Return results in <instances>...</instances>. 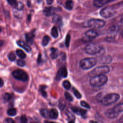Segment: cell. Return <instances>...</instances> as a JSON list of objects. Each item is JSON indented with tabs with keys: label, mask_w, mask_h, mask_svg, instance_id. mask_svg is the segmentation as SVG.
<instances>
[{
	"label": "cell",
	"mask_w": 123,
	"mask_h": 123,
	"mask_svg": "<svg viewBox=\"0 0 123 123\" xmlns=\"http://www.w3.org/2000/svg\"><path fill=\"white\" fill-rule=\"evenodd\" d=\"M1 27H0V32H1Z\"/></svg>",
	"instance_id": "obj_51"
},
{
	"label": "cell",
	"mask_w": 123,
	"mask_h": 123,
	"mask_svg": "<svg viewBox=\"0 0 123 123\" xmlns=\"http://www.w3.org/2000/svg\"><path fill=\"white\" fill-rule=\"evenodd\" d=\"M62 85H63V86L66 89H67V90L69 89L71 86V84L70 82L68 80L64 81L62 83Z\"/></svg>",
	"instance_id": "obj_29"
},
{
	"label": "cell",
	"mask_w": 123,
	"mask_h": 123,
	"mask_svg": "<svg viewBox=\"0 0 123 123\" xmlns=\"http://www.w3.org/2000/svg\"><path fill=\"white\" fill-rule=\"evenodd\" d=\"M71 110L74 113L79 115H84L87 112L86 110L77 107H72Z\"/></svg>",
	"instance_id": "obj_13"
},
{
	"label": "cell",
	"mask_w": 123,
	"mask_h": 123,
	"mask_svg": "<svg viewBox=\"0 0 123 123\" xmlns=\"http://www.w3.org/2000/svg\"><path fill=\"white\" fill-rule=\"evenodd\" d=\"M105 22L101 19H92L88 20L86 23V26L94 28H100L104 26Z\"/></svg>",
	"instance_id": "obj_6"
},
{
	"label": "cell",
	"mask_w": 123,
	"mask_h": 123,
	"mask_svg": "<svg viewBox=\"0 0 123 123\" xmlns=\"http://www.w3.org/2000/svg\"><path fill=\"white\" fill-rule=\"evenodd\" d=\"M110 71V68L108 66H100L95 68L92 72L91 74L93 76L99 74H105Z\"/></svg>",
	"instance_id": "obj_9"
},
{
	"label": "cell",
	"mask_w": 123,
	"mask_h": 123,
	"mask_svg": "<svg viewBox=\"0 0 123 123\" xmlns=\"http://www.w3.org/2000/svg\"><path fill=\"white\" fill-rule=\"evenodd\" d=\"M17 64H18V65H19L20 66H21V67H23V66H24L25 65V62L23 60H19L17 62Z\"/></svg>",
	"instance_id": "obj_38"
},
{
	"label": "cell",
	"mask_w": 123,
	"mask_h": 123,
	"mask_svg": "<svg viewBox=\"0 0 123 123\" xmlns=\"http://www.w3.org/2000/svg\"><path fill=\"white\" fill-rule=\"evenodd\" d=\"M17 10V11H15L14 12V16L17 17V18H21L22 16V13L20 12V10Z\"/></svg>",
	"instance_id": "obj_36"
},
{
	"label": "cell",
	"mask_w": 123,
	"mask_h": 123,
	"mask_svg": "<svg viewBox=\"0 0 123 123\" xmlns=\"http://www.w3.org/2000/svg\"><path fill=\"white\" fill-rule=\"evenodd\" d=\"M42 0H37V2H40Z\"/></svg>",
	"instance_id": "obj_50"
},
{
	"label": "cell",
	"mask_w": 123,
	"mask_h": 123,
	"mask_svg": "<svg viewBox=\"0 0 123 123\" xmlns=\"http://www.w3.org/2000/svg\"><path fill=\"white\" fill-rule=\"evenodd\" d=\"M102 50L101 46L96 43H90L85 47V51L86 53L90 55H94L99 53Z\"/></svg>",
	"instance_id": "obj_5"
},
{
	"label": "cell",
	"mask_w": 123,
	"mask_h": 123,
	"mask_svg": "<svg viewBox=\"0 0 123 123\" xmlns=\"http://www.w3.org/2000/svg\"><path fill=\"white\" fill-rule=\"evenodd\" d=\"M49 40H50V38L48 36H44L43 38L42 41V44L43 46H47L48 44Z\"/></svg>",
	"instance_id": "obj_27"
},
{
	"label": "cell",
	"mask_w": 123,
	"mask_h": 123,
	"mask_svg": "<svg viewBox=\"0 0 123 123\" xmlns=\"http://www.w3.org/2000/svg\"><path fill=\"white\" fill-rule=\"evenodd\" d=\"M20 120L22 123H26L27 122V118L25 115H22L21 117Z\"/></svg>",
	"instance_id": "obj_39"
},
{
	"label": "cell",
	"mask_w": 123,
	"mask_h": 123,
	"mask_svg": "<svg viewBox=\"0 0 123 123\" xmlns=\"http://www.w3.org/2000/svg\"><path fill=\"white\" fill-rule=\"evenodd\" d=\"M114 0H94L93 4L94 5L97 7H100Z\"/></svg>",
	"instance_id": "obj_12"
},
{
	"label": "cell",
	"mask_w": 123,
	"mask_h": 123,
	"mask_svg": "<svg viewBox=\"0 0 123 123\" xmlns=\"http://www.w3.org/2000/svg\"><path fill=\"white\" fill-rule=\"evenodd\" d=\"M30 15H28V20H30Z\"/></svg>",
	"instance_id": "obj_48"
},
{
	"label": "cell",
	"mask_w": 123,
	"mask_h": 123,
	"mask_svg": "<svg viewBox=\"0 0 123 123\" xmlns=\"http://www.w3.org/2000/svg\"><path fill=\"white\" fill-rule=\"evenodd\" d=\"M17 55L21 59H25L26 57V54L21 49H17L16 51Z\"/></svg>",
	"instance_id": "obj_25"
},
{
	"label": "cell",
	"mask_w": 123,
	"mask_h": 123,
	"mask_svg": "<svg viewBox=\"0 0 123 123\" xmlns=\"http://www.w3.org/2000/svg\"><path fill=\"white\" fill-rule=\"evenodd\" d=\"M70 36L68 34L67 35L65 39V45L67 48H68L69 46L70 42Z\"/></svg>",
	"instance_id": "obj_34"
},
{
	"label": "cell",
	"mask_w": 123,
	"mask_h": 123,
	"mask_svg": "<svg viewBox=\"0 0 123 123\" xmlns=\"http://www.w3.org/2000/svg\"><path fill=\"white\" fill-rule=\"evenodd\" d=\"M108 78L105 74H99L93 76L89 80L90 85L93 87H100L105 84Z\"/></svg>",
	"instance_id": "obj_1"
},
{
	"label": "cell",
	"mask_w": 123,
	"mask_h": 123,
	"mask_svg": "<svg viewBox=\"0 0 123 123\" xmlns=\"http://www.w3.org/2000/svg\"><path fill=\"white\" fill-rule=\"evenodd\" d=\"M120 22L121 23L123 24V14L122 15V16L121 17V19H120Z\"/></svg>",
	"instance_id": "obj_45"
},
{
	"label": "cell",
	"mask_w": 123,
	"mask_h": 123,
	"mask_svg": "<svg viewBox=\"0 0 123 123\" xmlns=\"http://www.w3.org/2000/svg\"><path fill=\"white\" fill-rule=\"evenodd\" d=\"M40 113L42 116L44 118H49V110L47 109H42L40 111Z\"/></svg>",
	"instance_id": "obj_23"
},
{
	"label": "cell",
	"mask_w": 123,
	"mask_h": 123,
	"mask_svg": "<svg viewBox=\"0 0 123 123\" xmlns=\"http://www.w3.org/2000/svg\"><path fill=\"white\" fill-rule=\"evenodd\" d=\"M17 44L18 45H19L20 47L23 48L25 50H26L27 52H29L31 50V48L25 42H24L22 40H18L17 42Z\"/></svg>",
	"instance_id": "obj_15"
},
{
	"label": "cell",
	"mask_w": 123,
	"mask_h": 123,
	"mask_svg": "<svg viewBox=\"0 0 123 123\" xmlns=\"http://www.w3.org/2000/svg\"><path fill=\"white\" fill-rule=\"evenodd\" d=\"M58 116V112L55 109H52L49 110V117L53 119H56Z\"/></svg>",
	"instance_id": "obj_16"
},
{
	"label": "cell",
	"mask_w": 123,
	"mask_h": 123,
	"mask_svg": "<svg viewBox=\"0 0 123 123\" xmlns=\"http://www.w3.org/2000/svg\"><path fill=\"white\" fill-rule=\"evenodd\" d=\"M121 36H122L123 37V30L122 31V32H121Z\"/></svg>",
	"instance_id": "obj_47"
},
{
	"label": "cell",
	"mask_w": 123,
	"mask_h": 123,
	"mask_svg": "<svg viewBox=\"0 0 123 123\" xmlns=\"http://www.w3.org/2000/svg\"><path fill=\"white\" fill-rule=\"evenodd\" d=\"M53 22L59 26H61L62 25V18L59 15L56 14L54 15L53 17Z\"/></svg>",
	"instance_id": "obj_17"
},
{
	"label": "cell",
	"mask_w": 123,
	"mask_h": 123,
	"mask_svg": "<svg viewBox=\"0 0 123 123\" xmlns=\"http://www.w3.org/2000/svg\"><path fill=\"white\" fill-rule=\"evenodd\" d=\"M8 57L9 60L12 62L14 61L16 59V56L15 55V54L13 52H10L9 54Z\"/></svg>",
	"instance_id": "obj_32"
},
{
	"label": "cell",
	"mask_w": 123,
	"mask_h": 123,
	"mask_svg": "<svg viewBox=\"0 0 123 123\" xmlns=\"http://www.w3.org/2000/svg\"><path fill=\"white\" fill-rule=\"evenodd\" d=\"M116 11L112 7H107L102 9L100 12V15L105 18L112 17L116 14Z\"/></svg>",
	"instance_id": "obj_8"
},
{
	"label": "cell",
	"mask_w": 123,
	"mask_h": 123,
	"mask_svg": "<svg viewBox=\"0 0 123 123\" xmlns=\"http://www.w3.org/2000/svg\"><path fill=\"white\" fill-rule=\"evenodd\" d=\"M97 62V59L94 58H85L80 61L79 66L84 70H87L94 67Z\"/></svg>",
	"instance_id": "obj_4"
},
{
	"label": "cell",
	"mask_w": 123,
	"mask_h": 123,
	"mask_svg": "<svg viewBox=\"0 0 123 123\" xmlns=\"http://www.w3.org/2000/svg\"><path fill=\"white\" fill-rule=\"evenodd\" d=\"M29 3H30V1H27V3H28V6H30Z\"/></svg>",
	"instance_id": "obj_49"
},
{
	"label": "cell",
	"mask_w": 123,
	"mask_h": 123,
	"mask_svg": "<svg viewBox=\"0 0 123 123\" xmlns=\"http://www.w3.org/2000/svg\"><path fill=\"white\" fill-rule=\"evenodd\" d=\"M4 84V82L3 80L0 78V87H2L3 86Z\"/></svg>",
	"instance_id": "obj_43"
},
{
	"label": "cell",
	"mask_w": 123,
	"mask_h": 123,
	"mask_svg": "<svg viewBox=\"0 0 123 123\" xmlns=\"http://www.w3.org/2000/svg\"><path fill=\"white\" fill-rule=\"evenodd\" d=\"M73 93L74 94V95H75V96L77 98H81L82 97V95L81 94L79 93V92L76 90L75 88H74L73 89Z\"/></svg>",
	"instance_id": "obj_31"
},
{
	"label": "cell",
	"mask_w": 123,
	"mask_h": 123,
	"mask_svg": "<svg viewBox=\"0 0 123 123\" xmlns=\"http://www.w3.org/2000/svg\"><path fill=\"white\" fill-rule=\"evenodd\" d=\"M23 7H24V5L23 4V3H21V2H18L17 4V6L15 8V9L18 10L22 11L23 9Z\"/></svg>",
	"instance_id": "obj_37"
},
{
	"label": "cell",
	"mask_w": 123,
	"mask_h": 123,
	"mask_svg": "<svg viewBox=\"0 0 123 123\" xmlns=\"http://www.w3.org/2000/svg\"><path fill=\"white\" fill-rule=\"evenodd\" d=\"M34 37V34L33 33H30L26 34L25 38H26V42L30 44H32L34 41V39H33Z\"/></svg>",
	"instance_id": "obj_18"
},
{
	"label": "cell",
	"mask_w": 123,
	"mask_h": 123,
	"mask_svg": "<svg viewBox=\"0 0 123 123\" xmlns=\"http://www.w3.org/2000/svg\"><path fill=\"white\" fill-rule=\"evenodd\" d=\"M112 60V58L110 56H106L103 57L101 59V62L102 64L110 63Z\"/></svg>",
	"instance_id": "obj_20"
},
{
	"label": "cell",
	"mask_w": 123,
	"mask_h": 123,
	"mask_svg": "<svg viewBox=\"0 0 123 123\" xmlns=\"http://www.w3.org/2000/svg\"><path fill=\"white\" fill-rule=\"evenodd\" d=\"M85 35L87 38L93 39L98 37L100 35V33L96 29H90L87 31L85 33Z\"/></svg>",
	"instance_id": "obj_10"
},
{
	"label": "cell",
	"mask_w": 123,
	"mask_h": 123,
	"mask_svg": "<svg viewBox=\"0 0 123 123\" xmlns=\"http://www.w3.org/2000/svg\"><path fill=\"white\" fill-rule=\"evenodd\" d=\"M40 91H41V93L43 97H47V93L46 92V91L45 90H44L43 88H40Z\"/></svg>",
	"instance_id": "obj_41"
},
{
	"label": "cell",
	"mask_w": 123,
	"mask_h": 123,
	"mask_svg": "<svg viewBox=\"0 0 123 123\" xmlns=\"http://www.w3.org/2000/svg\"><path fill=\"white\" fill-rule=\"evenodd\" d=\"M120 121L121 122H123V116L121 118V119L120 120Z\"/></svg>",
	"instance_id": "obj_46"
},
{
	"label": "cell",
	"mask_w": 123,
	"mask_h": 123,
	"mask_svg": "<svg viewBox=\"0 0 123 123\" xmlns=\"http://www.w3.org/2000/svg\"><path fill=\"white\" fill-rule=\"evenodd\" d=\"M7 112L9 116H14L16 114L17 111L14 108H10L7 111Z\"/></svg>",
	"instance_id": "obj_26"
},
{
	"label": "cell",
	"mask_w": 123,
	"mask_h": 123,
	"mask_svg": "<svg viewBox=\"0 0 123 123\" xmlns=\"http://www.w3.org/2000/svg\"><path fill=\"white\" fill-rule=\"evenodd\" d=\"M67 116H68V122L70 123H74L75 121V117L69 111H67L66 112Z\"/></svg>",
	"instance_id": "obj_21"
},
{
	"label": "cell",
	"mask_w": 123,
	"mask_h": 123,
	"mask_svg": "<svg viewBox=\"0 0 123 123\" xmlns=\"http://www.w3.org/2000/svg\"><path fill=\"white\" fill-rule=\"evenodd\" d=\"M8 3L13 7L14 8H16V6H17V4L18 2H17V1L16 0H7Z\"/></svg>",
	"instance_id": "obj_33"
},
{
	"label": "cell",
	"mask_w": 123,
	"mask_h": 123,
	"mask_svg": "<svg viewBox=\"0 0 123 123\" xmlns=\"http://www.w3.org/2000/svg\"><path fill=\"white\" fill-rule=\"evenodd\" d=\"M4 122L9 123H14V121L11 118H6Z\"/></svg>",
	"instance_id": "obj_40"
},
{
	"label": "cell",
	"mask_w": 123,
	"mask_h": 123,
	"mask_svg": "<svg viewBox=\"0 0 123 123\" xmlns=\"http://www.w3.org/2000/svg\"><path fill=\"white\" fill-rule=\"evenodd\" d=\"M51 36L54 38H57L58 37V35H59L58 31L57 28L56 26L53 27V28L51 29Z\"/></svg>",
	"instance_id": "obj_24"
},
{
	"label": "cell",
	"mask_w": 123,
	"mask_h": 123,
	"mask_svg": "<svg viewBox=\"0 0 123 123\" xmlns=\"http://www.w3.org/2000/svg\"><path fill=\"white\" fill-rule=\"evenodd\" d=\"M61 55H62V60H64L66 59V55L65 53H62L61 54Z\"/></svg>",
	"instance_id": "obj_42"
},
{
	"label": "cell",
	"mask_w": 123,
	"mask_h": 123,
	"mask_svg": "<svg viewBox=\"0 0 123 123\" xmlns=\"http://www.w3.org/2000/svg\"><path fill=\"white\" fill-rule=\"evenodd\" d=\"M120 96L117 93H111L106 95L100 100L101 104L104 106H109L117 102Z\"/></svg>",
	"instance_id": "obj_3"
},
{
	"label": "cell",
	"mask_w": 123,
	"mask_h": 123,
	"mask_svg": "<svg viewBox=\"0 0 123 123\" xmlns=\"http://www.w3.org/2000/svg\"><path fill=\"white\" fill-rule=\"evenodd\" d=\"M65 8L67 9H68L69 10H71L73 8L74 3L72 0H67L65 2Z\"/></svg>",
	"instance_id": "obj_22"
},
{
	"label": "cell",
	"mask_w": 123,
	"mask_h": 123,
	"mask_svg": "<svg viewBox=\"0 0 123 123\" xmlns=\"http://www.w3.org/2000/svg\"><path fill=\"white\" fill-rule=\"evenodd\" d=\"M123 112V102L115 105L112 109H109L105 111V115L109 118H115L121 112Z\"/></svg>",
	"instance_id": "obj_2"
},
{
	"label": "cell",
	"mask_w": 123,
	"mask_h": 123,
	"mask_svg": "<svg viewBox=\"0 0 123 123\" xmlns=\"http://www.w3.org/2000/svg\"><path fill=\"white\" fill-rule=\"evenodd\" d=\"M11 98V95H10V94L8 93H5L2 96V98L3 100L5 102L8 101L9 100H10Z\"/></svg>",
	"instance_id": "obj_28"
},
{
	"label": "cell",
	"mask_w": 123,
	"mask_h": 123,
	"mask_svg": "<svg viewBox=\"0 0 123 123\" xmlns=\"http://www.w3.org/2000/svg\"><path fill=\"white\" fill-rule=\"evenodd\" d=\"M12 75L16 79L23 82H26L28 78L27 74L24 71L20 69L14 71L12 73Z\"/></svg>",
	"instance_id": "obj_7"
},
{
	"label": "cell",
	"mask_w": 123,
	"mask_h": 123,
	"mask_svg": "<svg viewBox=\"0 0 123 123\" xmlns=\"http://www.w3.org/2000/svg\"><path fill=\"white\" fill-rule=\"evenodd\" d=\"M46 1H47V3L48 4L50 5L52 3L53 0H46Z\"/></svg>",
	"instance_id": "obj_44"
},
{
	"label": "cell",
	"mask_w": 123,
	"mask_h": 123,
	"mask_svg": "<svg viewBox=\"0 0 123 123\" xmlns=\"http://www.w3.org/2000/svg\"><path fill=\"white\" fill-rule=\"evenodd\" d=\"M51 54H50V57L52 59H55L57 58L58 56V51L57 49L54 48H51Z\"/></svg>",
	"instance_id": "obj_19"
},
{
	"label": "cell",
	"mask_w": 123,
	"mask_h": 123,
	"mask_svg": "<svg viewBox=\"0 0 123 123\" xmlns=\"http://www.w3.org/2000/svg\"><path fill=\"white\" fill-rule=\"evenodd\" d=\"M67 75L68 73L66 68L65 67H62L59 70L57 74L56 79L57 80H59L61 78H65L67 77Z\"/></svg>",
	"instance_id": "obj_11"
},
{
	"label": "cell",
	"mask_w": 123,
	"mask_h": 123,
	"mask_svg": "<svg viewBox=\"0 0 123 123\" xmlns=\"http://www.w3.org/2000/svg\"><path fill=\"white\" fill-rule=\"evenodd\" d=\"M80 104L82 106L85 107V108H86L87 109H90V105L87 103H86V101H81L80 102Z\"/></svg>",
	"instance_id": "obj_35"
},
{
	"label": "cell",
	"mask_w": 123,
	"mask_h": 123,
	"mask_svg": "<svg viewBox=\"0 0 123 123\" xmlns=\"http://www.w3.org/2000/svg\"><path fill=\"white\" fill-rule=\"evenodd\" d=\"M55 9L53 7H45L43 10V13L47 16H49L53 15L55 13Z\"/></svg>",
	"instance_id": "obj_14"
},
{
	"label": "cell",
	"mask_w": 123,
	"mask_h": 123,
	"mask_svg": "<svg viewBox=\"0 0 123 123\" xmlns=\"http://www.w3.org/2000/svg\"><path fill=\"white\" fill-rule=\"evenodd\" d=\"M64 95L66 99L69 101H72L73 100V98L69 93L65 92L64 93Z\"/></svg>",
	"instance_id": "obj_30"
}]
</instances>
